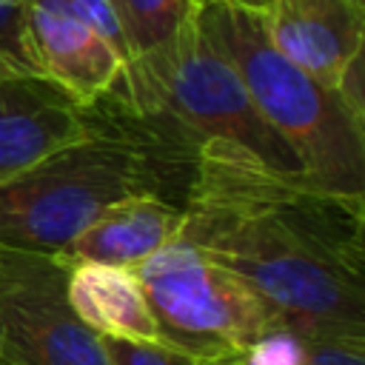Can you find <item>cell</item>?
I'll list each match as a JSON object with an SVG mask.
<instances>
[{
	"label": "cell",
	"instance_id": "cell-5",
	"mask_svg": "<svg viewBox=\"0 0 365 365\" xmlns=\"http://www.w3.org/2000/svg\"><path fill=\"white\" fill-rule=\"evenodd\" d=\"M134 274L160 325V336L202 359L242 354L285 325L248 282L185 237L163 245Z\"/></svg>",
	"mask_w": 365,
	"mask_h": 365
},
{
	"label": "cell",
	"instance_id": "cell-20",
	"mask_svg": "<svg viewBox=\"0 0 365 365\" xmlns=\"http://www.w3.org/2000/svg\"><path fill=\"white\" fill-rule=\"evenodd\" d=\"M234 3H240V6H245V9H251V11H259V14L271 6V0H234Z\"/></svg>",
	"mask_w": 365,
	"mask_h": 365
},
{
	"label": "cell",
	"instance_id": "cell-4",
	"mask_svg": "<svg viewBox=\"0 0 365 365\" xmlns=\"http://www.w3.org/2000/svg\"><path fill=\"white\" fill-rule=\"evenodd\" d=\"M111 94L174 123L197 143L222 140L274 171L305 174L294 148L257 111L231 60L200 29L197 14L168 43L134 57Z\"/></svg>",
	"mask_w": 365,
	"mask_h": 365
},
{
	"label": "cell",
	"instance_id": "cell-14",
	"mask_svg": "<svg viewBox=\"0 0 365 365\" xmlns=\"http://www.w3.org/2000/svg\"><path fill=\"white\" fill-rule=\"evenodd\" d=\"M111 365H202L205 359L168 339H120L103 336Z\"/></svg>",
	"mask_w": 365,
	"mask_h": 365
},
{
	"label": "cell",
	"instance_id": "cell-16",
	"mask_svg": "<svg viewBox=\"0 0 365 365\" xmlns=\"http://www.w3.org/2000/svg\"><path fill=\"white\" fill-rule=\"evenodd\" d=\"M0 57L17 68L37 71L26 43V0H0Z\"/></svg>",
	"mask_w": 365,
	"mask_h": 365
},
{
	"label": "cell",
	"instance_id": "cell-19",
	"mask_svg": "<svg viewBox=\"0 0 365 365\" xmlns=\"http://www.w3.org/2000/svg\"><path fill=\"white\" fill-rule=\"evenodd\" d=\"M202 365H248L245 362V351L242 354H222V356H211Z\"/></svg>",
	"mask_w": 365,
	"mask_h": 365
},
{
	"label": "cell",
	"instance_id": "cell-10",
	"mask_svg": "<svg viewBox=\"0 0 365 365\" xmlns=\"http://www.w3.org/2000/svg\"><path fill=\"white\" fill-rule=\"evenodd\" d=\"M185 211L182 205L157 194L120 200L100 211L63 251L68 262H106L137 268L163 245L180 237Z\"/></svg>",
	"mask_w": 365,
	"mask_h": 365
},
{
	"label": "cell",
	"instance_id": "cell-1",
	"mask_svg": "<svg viewBox=\"0 0 365 365\" xmlns=\"http://www.w3.org/2000/svg\"><path fill=\"white\" fill-rule=\"evenodd\" d=\"M182 211L180 237L248 282L288 328L365 334V194L202 140Z\"/></svg>",
	"mask_w": 365,
	"mask_h": 365
},
{
	"label": "cell",
	"instance_id": "cell-22",
	"mask_svg": "<svg viewBox=\"0 0 365 365\" xmlns=\"http://www.w3.org/2000/svg\"><path fill=\"white\" fill-rule=\"evenodd\" d=\"M359 3H362V6H365V0H359Z\"/></svg>",
	"mask_w": 365,
	"mask_h": 365
},
{
	"label": "cell",
	"instance_id": "cell-11",
	"mask_svg": "<svg viewBox=\"0 0 365 365\" xmlns=\"http://www.w3.org/2000/svg\"><path fill=\"white\" fill-rule=\"evenodd\" d=\"M66 297L71 311L100 336L163 339L134 268L68 262Z\"/></svg>",
	"mask_w": 365,
	"mask_h": 365
},
{
	"label": "cell",
	"instance_id": "cell-2",
	"mask_svg": "<svg viewBox=\"0 0 365 365\" xmlns=\"http://www.w3.org/2000/svg\"><path fill=\"white\" fill-rule=\"evenodd\" d=\"M91 106L88 134L0 182V248L63 254L100 211L140 194L182 205L197 140L117 94Z\"/></svg>",
	"mask_w": 365,
	"mask_h": 365
},
{
	"label": "cell",
	"instance_id": "cell-21",
	"mask_svg": "<svg viewBox=\"0 0 365 365\" xmlns=\"http://www.w3.org/2000/svg\"><path fill=\"white\" fill-rule=\"evenodd\" d=\"M194 3H214V0H194Z\"/></svg>",
	"mask_w": 365,
	"mask_h": 365
},
{
	"label": "cell",
	"instance_id": "cell-15",
	"mask_svg": "<svg viewBox=\"0 0 365 365\" xmlns=\"http://www.w3.org/2000/svg\"><path fill=\"white\" fill-rule=\"evenodd\" d=\"M66 3L125 66L131 63L128 37H125V29H123V20H120L114 0H66Z\"/></svg>",
	"mask_w": 365,
	"mask_h": 365
},
{
	"label": "cell",
	"instance_id": "cell-23",
	"mask_svg": "<svg viewBox=\"0 0 365 365\" xmlns=\"http://www.w3.org/2000/svg\"><path fill=\"white\" fill-rule=\"evenodd\" d=\"M3 60H6V57H3ZM6 63H9V60H6ZM11 66H14V63H11Z\"/></svg>",
	"mask_w": 365,
	"mask_h": 365
},
{
	"label": "cell",
	"instance_id": "cell-9",
	"mask_svg": "<svg viewBox=\"0 0 365 365\" xmlns=\"http://www.w3.org/2000/svg\"><path fill=\"white\" fill-rule=\"evenodd\" d=\"M262 23L288 60L331 88L365 46V6L359 0H271Z\"/></svg>",
	"mask_w": 365,
	"mask_h": 365
},
{
	"label": "cell",
	"instance_id": "cell-18",
	"mask_svg": "<svg viewBox=\"0 0 365 365\" xmlns=\"http://www.w3.org/2000/svg\"><path fill=\"white\" fill-rule=\"evenodd\" d=\"M334 91L342 97V103L356 114V117H362L365 120V83H362V51H356L351 60H348V66L342 68V74H339V80H336V86H334Z\"/></svg>",
	"mask_w": 365,
	"mask_h": 365
},
{
	"label": "cell",
	"instance_id": "cell-12",
	"mask_svg": "<svg viewBox=\"0 0 365 365\" xmlns=\"http://www.w3.org/2000/svg\"><path fill=\"white\" fill-rule=\"evenodd\" d=\"M131 60L168 43L194 14V0H114Z\"/></svg>",
	"mask_w": 365,
	"mask_h": 365
},
{
	"label": "cell",
	"instance_id": "cell-13",
	"mask_svg": "<svg viewBox=\"0 0 365 365\" xmlns=\"http://www.w3.org/2000/svg\"><path fill=\"white\" fill-rule=\"evenodd\" d=\"M299 336L302 365H365V334L342 328H291Z\"/></svg>",
	"mask_w": 365,
	"mask_h": 365
},
{
	"label": "cell",
	"instance_id": "cell-17",
	"mask_svg": "<svg viewBox=\"0 0 365 365\" xmlns=\"http://www.w3.org/2000/svg\"><path fill=\"white\" fill-rule=\"evenodd\" d=\"M245 362L248 365H302L299 336L288 325H279L277 331H271L268 336H262L245 351Z\"/></svg>",
	"mask_w": 365,
	"mask_h": 365
},
{
	"label": "cell",
	"instance_id": "cell-6",
	"mask_svg": "<svg viewBox=\"0 0 365 365\" xmlns=\"http://www.w3.org/2000/svg\"><path fill=\"white\" fill-rule=\"evenodd\" d=\"M68 259L0 248V365H111L66 297Z\"/></svg>",
	"mask_w": 365,
	"mask_h": 365
},
{
	"label": "cell",
	"instance_id": "cell-3",
	"mask_svg": "<svg viewBox=\"0 0 365 365\" xmlns=\"http://www.w3.org/2000/svg\"><path fill=\"white\" fill-rule=\"evenodd\" d=\"M194 14L237 68L257 111L294 148L305 177L336 191L365 194V120L271 43L259 11L214 0L197 3Z\"/></svg>",
	"mask_w": 365,
	"mask_h": 365
},
{
	"label": "cell",
	"instance_id": "cell-8",
	"mask_svg": "<svg viewBox=\"0 0 365 365\" xmlns=\"http://www.w3.org/2000/svg\"><path fill=\"white\" fill-rule=\"evenodd\" d=\"M26 43L34 68L83 103L111 94L125 71L66 0H26Z\"/></svg>",
	"mask_w": 365,
	"mask_h": 365
},
{
	"label": "cell",
	"instance_id": "cell-7",
	"mask_svg": "<svg viewBox=\"0 0 365 365\" xmlns=\"http://www.w3.org/2000/svg\"><path fill=\"white\" fill-rule=\"evenodd\" d=\"M94 106L0 57V182L88 134Z\"/></svg>",
	"mask_w": 365,
	"mask_h": 365
}]
</instances>
